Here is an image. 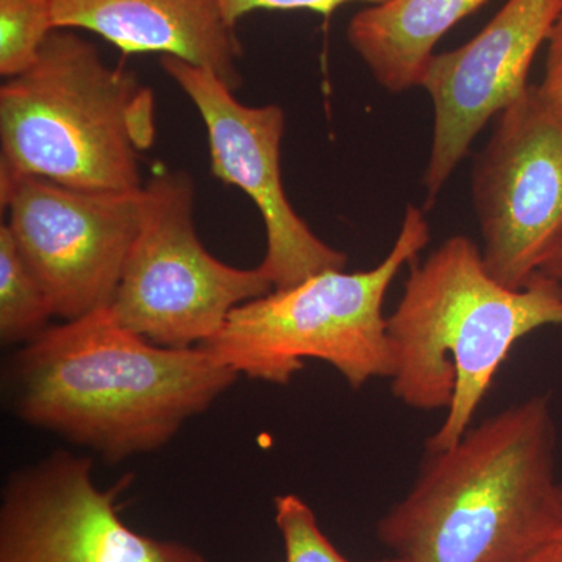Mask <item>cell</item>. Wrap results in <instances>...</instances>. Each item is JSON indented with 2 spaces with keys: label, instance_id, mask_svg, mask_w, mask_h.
I'll use <instances>...</instances> for the list:
<instances>
[{
  "label": "cell",
  "instance_id": "1",
  "mask_svg": "<svg viewBox=\"0 0 562 562\" xmlns=\"http://www.w3.org/2000/svg\"><path fill=\"white\" fill-rule=\"evenodd\" d=\"M238 376L202 347L147 341L106 306L24 344L3 387L21 420L121 462L165 447Z\"/></svg>",
  "mask_w": 562,
  "mask_h": 562
},
{
  "label": "cell",
  "instance_id": "2",
  "mask_svg": "<svg viewBox=\"0 0 562 562\" xmlns=\"http://www.w3.org/2000/svg\"><path fill=\"white\" fill-rule=\"evenodd\" d=\"M549 395H535L427 453L380 541L405 562H516L562 539Z\"/></svg>",
  "mask_w": 562,
  "mask_h": 562
},
{
  "label": "cell",
  "instance_id": "3",
  "mask_svg": "<svg viewBox=\"0 0 562 562\" xmlns=\"http://www.w3.org/2000/svg\"><path fill=\"white\" fill-rule=\"evenodd\" d=\"M549 325H562L561 281L538 272L522 288L505 286L465 236L412 262L401 302L387 316L390 380L403 405L447 409L425 442L427 453L460 441L514 344Z\"/></svg>",
  "mask_w": 562,
  "mask_h": 562
},
{
  "label": "cell",
  "instance_id": "4",
  "mask_svg": "<svg viewBox=\"0 0 562 562\" xmlns=\"http://www.w3.org/2000/svg\"><path fill=\"white\" fill-rule=\"evenodd\" d=\"M155 136L150 88L70 31L52 32L31 68L0 88V184L40 177L76 190L139 191L140 151Z\"/></svg>",
  "mask_w": 562,
  "mask_h": 562
},
{
  "label": "cell",
  "instance_id": "5",
  "mask_svg": "<svg viewBox=\"0 0 562 562\" xmlns=\"http://www.w3.org/2000/svg\"><path fill=\"white\" fill-rule=\"evenodd\" d=\"M430 243L424 210L406 206L390 254L369 271H327L236 306L201 344L238 375L288 384L303 361L333 366L351 390L391 379L392 351L383 306L403 266Z\"/></svg>",
  "mask_w": 562,
  "mask_h": 562
},
{
  "label": "cell",
  "instance_id": "6",
  "mask_svg": "<svg viewBox=\"0 0 562 562\" xmlns=\"http://www.w3.org/2000/svg\"><path fill=\"white\" fill-rule=\"evenodd\" d=\"M194 194L183 171L160 172L144 184L138 235L110 305L128 330L169 349L201 346L236 306L273 290L260 266L235 268L203 247Z\"/></svg>",
  "mask_w": 562,
  "mask_h": 562
},
{
  "label": "cell",
  "instance_id": "7",
  "mask_svg": "<svg viewBox=\"0 0 562 562\" xmlns=\"http://www.w3.org/2000/svg\"><path fill=\"white\" fill-rule=\"evenodd\" d=\"M483 261L495 280L522 288L562 233V110L527 90L495 116L472 171Z\"/></svg>",
  "mask_w": 562,
  "mask_h": 562
},
{
  "label": "cell",
  "instance_id": "8",
  "mask_svg": "<svg viewBox=\"0 0 562 562\" xmlns=\"http://www.w3.org/2000/svg\"><path fill=\"white\" fill-rule=\"evenodd\" d=\"M0 203L54 316L74 321L111 305L138 235L143 190L83 191L21 177L0 184Z\"/></svg>",
  "mask_w": 562,
  "mask_h": 562
},
{
  "label": "cell",
  "instance_id": "9",
  "mask_svg": "<svg viewBox=\"0 0 562 562\" xmlns=\"http://www.w3.org/2000/svg\"><path fill=\"white\" fill-rule=\"evenodd\" d=\"M161 68L201 114L209 133L211 171L246 192L260 211L266 228L260 269L273 290L346 269L347 255L322 241L288 201L281 177L283 109L244 105L213 70L180 58L161 57Z\"/></svg>",
  "mask_w": 562,
  "mask_h": 562
},
{
  "label": "cell",
  "instance_id": "10",
  "mask_svg": "<svg viewBox=\"0 0 562 562\" xmlns=\"http://www.w3.org/2000/svg\"><path fill=\"white\" fill-rule=\"evenodd\" d=\"M90 458L60 450L13 473L0 503V562H209L201 552L132 530Z\"/></svg>",
  "mask_w": 562,
  "mask_h": 562
},
{
  "label": "cell",
  "instance_id": "11",
  "mask_svg": "<svg viewBox=\"0 0 562 562\" xmlns=\"http://www.w3.org/2000/svg\"><path fill=\"white\" fill-rule=\"evenodd\" d=\"M561 13L562 0H508L464 46L432 55L420 81L435 111L424 176L427 209L487 122L527 90L536 54Z\"/></svg>",
  "mask_w": 562,
  "mask_h": 562
},
{
  "label": "cell",
  "instance_id": "12",
  "mask_svg": "<svg viewBox=\"0 0 562 562\" xmlns=\"http://www.w3.org/2000/svg\"><path fill=\"white\" fill-rule=\"evenodd\" d=\"M57 31H88L125 54H161L213 70L233 91L243 46L217 0H52Z\"/></svg>",
  "mask_w": 562,
  "mask_h": 562
},
{
  "label": "cell",
  "instance_id": "13",
  "mask_svg": "<svg viewBox=\"0 0 562 562\" xmlns=\"http://www.w3.org/2000/svg\"><path fill=\"white\" fill-rule=\"evenodd\" d=\"M487 0H384L347 25L351 49L390 92L420 87L436 46Z\"/></svg>",
  "mask_w": 562,
  "mask_h": 562
},
{
  "label": "cell",
  "instance_id": "14",
  "mask_svg": "<svg viewBox=\"0 0 562 562\" xmlns=\"http://www.w3.org/2000/svg\"><path fill=\"white\" fill-rule=\"evenodd\" d=\"M54 317L46 292L24 261L5 224L0 225V341L31 342Z\"/></svg>",
  "mask_w": 562,
  "mask_h": 562
},
{
  "label": "cell",
  "instance_id": "15",
  "mask_svg": "<svg viewBox=\"0 0 562 562\" xmlns=\"http://www.w3.org/2000/svg\"><path fill=\"white\" fill-rule=\"evenodd\" d=\"M54 31L52 0H0V74L10 79L31 68Z\"/></svg>",
  "mask_w": 562,
  "mask_h": 562
},
{
  "label": "cell",
  "instance_id": "16",
  "mask_svg": "<svg viewBox=\"0 0 562 562\" xmlns=\"http://www.w3.org/2000/svg\"><path fill=\"white\" fill-rule=\"evenodd\" d=\"M273 509L283 539L284 562H351L328 541L312 506L299 495H279L273 501ZM379 562H397V558Z\"/></svg>",
  "mask_w": 562,
  "mask_h": 562
},
{
  "label": "cell",
  "instance_id": "17",
  "mask_svg": "<svg viewBox=\"0 0 562 562\" xmlns=\"http://www.w3.org/2000/svg\"><path fill=\"white\" fill-rule=\"evenodd\" d=\"M351 2H366L371 5L382 3L384 0H217L225 21L235 27L239 20L246 14L258 10H306L314 13L328 14L335 13L339 7Z\"/></svg>",
  "mask_w": 562,
  "mask_h": 562
},
{
  "label": "cell",
  "instance_id": "18",
  "mask_svg": "<svg viewBox=\"0 0 562 562\" xmlns=\"http://www.w3.org/2000/svg\"><path fill=\"white\" fill-rule=\"evenodd\" d=\"M542 91L562 110V13L547 40Z\"/></svg>",
  "mask_w": 562,
  "mask_h": 562
},
{
  "label": "cell",
  "instance_id": "19",
  "mask_svg": "<svg viewBox=\"0 0 562 562\" xmlns=\"http://www.w3.org/2000/svg\"><path fill=\"white\" fill-rule=\"evenodd\" d=\"M539 272L552 277V279L562 283V233L552 249L547 254L546 260L542 261Z\"/></svg>",
  "mask_w": 562,
  "mask_h": 562
},
{
  "label": "cell",
  "instance_id": "20",
  "mask_svg": "<svg viewBox=\"0 0 562 562\" xmlns=\"http://www.w3.org/2000/svg\"><path fill=\"white\" fill-rule=\"evenodd\" d=\"M516 562H562V539L547 543Z\"/></svg>",
  "mask_w": 562,
  "mask_h": 562
},
{
  "label": "cell",
  "instance_id": "21",
  "mask_svg": "<svg viewBox=\"0 0 562 562\" xmlns=\"http://www.w3.org/2000/svg\"><path fill=\"white\" fill-rule=\"evenodd\" d=\"M560 502H561V513H562V483L560 484Z\"/></svg>",
  "mask_w": 562,
  "mask_h": 562
},
{
  "label": "cell",
  "instance_id": "22",
  "mask_svg": "<svg viewBox=\"0 0 562 562\" xmlns=\"http://www.w3.org/2000/svg\"><path fill=\"white\" fill-rule=\"evenodd\" d=\"M397 562H405V561L398 560V558H397Z\"/></svg>",
  "mask_w": 562,
  "mask_h": 562
}]
</instances>
